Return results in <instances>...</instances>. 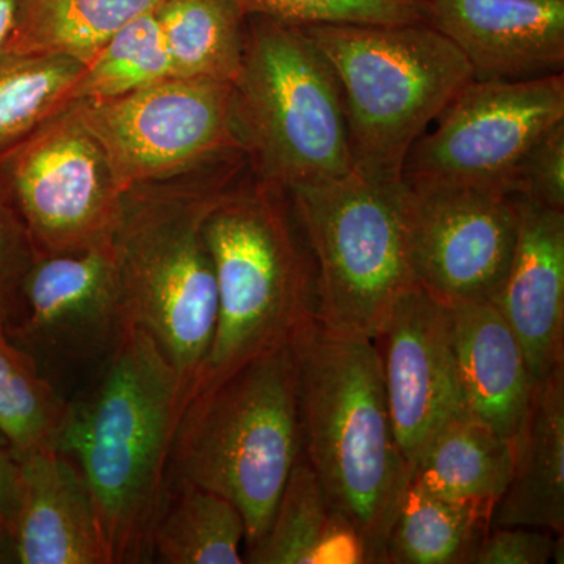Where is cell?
I'll return each instance as SVG.
<instances>
[{"mask_svg":"<svg viewBox=\"0 0 564 564\" xmlns=\"http://www.w3.org/2000/svg\"><path fill=\"white\" fill-rule=\"evenodd\" d=\"M245 17L293 25L429 22L426 0H234Z\"/></svg>","mask_w":564,"mask_h":564,"instance_id":"cell-29","label":"cell"},{"mask_svg":"<svg viewBox=\"0 0 564 564\" xmlns=\"http://www.w3.org/2000/svg\"><path fill=\"white\" fill-rule=\"evenodd\" d=\"M245 541L247 525L231 500L182 478L169 480L152 533V562L240 564Z\"/></svg>","mask_w":564,"mask_h":564,"instance_id":"cell-22","label":"cell"},{"mask_svg":"<svg viewBox=\"0 0 564 564\" xmlns=\"http://www.w3.org/2000/svg\"><path fill=\"white\" fill-rule=\"evenodd\" d=\"M18 564H110L90 488L57 448L20 454V503L13 532Z\"/></svg>","mask_w":564,"mask_h":564,"instance_id":"cell-16","label":"cell"},{"mask_svg":"<svg viewBox=\"0 0 564 564\" xmlns=\"http://www.w3.org/2000/svg\"><path fill=\"white\" fill-rule=\"evenodd\" d=\"M314 564H369L361 533L344 516L332 511V519L315 551Z\"/></svg>","mask_w":564,"mask_h":564,"instance_id":"cell-33","label":"cell"},{"mask_svg":"<svg viewBox=\"0 0 564 564\" xmlns=\"http://www.w3.org/2000/svg\"><path fill=\"white\" fill-rule=\"evenodd\" d=\"M21 0H0V58L9 51L10 41L17 29Z\"/></svg>","mask_w":564,"mask_h":564,"instance_id":"cell-35","label":"cell"},{"mask_svg":"<svg viewBox=\"0 0 564 564\" xmlns=\"http://www.w3.org/2000/svg\"><path fill=\"white\" fill-rule=\"evenodd\" d=\"M299 369L303 458L334 513L361 533L370 564H386V541L411 481L393 432L377 348L317 318L291 336Z\"/></svg>","mask_w":564,"mask_h":564,"instance_id":"cell-2","label":"cell"},{"mask_svg":"<svg viewBox=\"0 0 564 564\" xmlns=\"http://www.w3.org/2000/svg\"><path fill=\"white\" fill-rule=\"evenodd\" d=\"M122 196L76 101L0 150V203L20 218L39 258L110 243Z\"/></svg>","mask_w":564,"mask_h":564,"instance_id":"cell-9","label":"cell"},{"mask_svg":"<svg viewBox=\"0 0 564 564\" xmlns=\"http://www.w3.org/2000/svg\"><path fill=\"white\" fill-rule=\"evenodd\" d=\"M516 444L464 413L444 423L411 470L410 484L452 499L497 505L513 477Z\"/></svg>","mask_w":564,"mask_h":564,"instance_id":"cell-20","label":"cell"},{"mask_svg":"<svg viewBox=\"0 0 564 564\" xmlns=\"http://www.w3.org/2000/svg\"><path fill=\"white\" fill-rule=\"evenodd\" d=\"M68 400L11 343L0 322V433L20 454L57 448Z\"/></svg>","mask_w":564,"mask_h":564,"instance_id":"cell-26","label":"cell"},{"mask_svg":"<svg viewBox=\"0 0 564 564\" xmlns=\"http://www.w3.org/2000/svg\"><path fill=\"white\" fill-rule=\"evenodd\" d=\"M430 24L463 52L475 80L564 69V0H426Z\"/></svg>","mask_w":564,"mask_h":564,"instance_id":"cell-15","label":"cell"},{"mask_svg":"<svg viewBox=\"0 0 564 564\" xmlns=\"http://www.w3.org/2000/svg\"><path fill=\"white\" fill-rule=\"evenodd\" d=\"M232 87L237 133L259 180L289 191L352 172L339 84L300 25L247 17Z\"/></svg>","mask_w":564,"mask_h":564,"instance_id":"cell-7","label":"cell"},{"mask_svg":"<svg viewBox=\"0 0 564 564\" xmlns=\"http://www.w3.org/2000/svg\"><path fill=\"white\" fill-rule=\"evenodd\" d=\"M76 102L122 193L243 152L232 82L170 76L118 98Z\"/></svg>","mask_w":564,"mask_h":564,"instance_id":"cell-10","label":"cell"},{"mask_svg":"<svg viewBox=\"0 0 564 564\" xmlns=\"http://www.w3.org/2000/svg\"><path fill=\"white\" fill-rule=\"evenodd\" d=\"M14 562L13 540L9 533L0 530V564H11Z\"/></svg>","mask_w":564,"mask_h":564,"instance_id":"cell-36","label":"cell"},{"mask_svg":"<svg viewBox=\"0 0 564 564\" xmlns=\"http://www.w3.org/2000/svg\"><path fill=\"white\" fill-rule=\"evenodd\" d=\"M36 258L39 254L20 218L0 203V315Z\"/></svg>","mask_w":564,"mask_h":564,"instance_id":"cell-32","label":"cell"},{"mask_svg":"<svg viewBox=\"0 0 564 564\" xmlns=\"http://www.w3.org/2000/svg\"><path fill=\"white\" fill-rule=\"evenodd\" d=\"M563 563V534L533 527H494L485 538L474 564Z\"/></svg>","mask_w":564,"mask_h":564,"instance_id":"cell-31","label":"cell"},{"mask_svg":"<svg viewBox=\"0 0 564 564\" xmlns=\"http://www.w3.org/2000/svg\"><path fill=\"white\" fill-rule=\"evenodd\" d=\"M447 310L467 414L516 441L534 389L518 337L492 302L454 304Z\"/></svg>","mask_w":564,"mask_h":564,"instance_id":"cell-18","label":"cell"},{"mask_svg":"<svg viewBox=\"0 0 564 564\" xmlns=\"http://www.w3.org/2000/svg\"><path fill=\"white\" fill-rule=\"evenodd\" d=\"M518 204V242L492 303L518 337L538 384L564 366V210Z\"/></svg>","mask_w":564,"mask_h":564,"instance_id":"cell-17","label":"cell"},{"mask_svg":"<svg viewBox=\"0 0 564 564\" xmlns=\"http://www.w3.org/2000/svg\"><path fill=\"white\" fill-rule=\"evenodd\" d=\"M0 322L11 343L57 389L66 375L98 370L131 328L111 242L36 258Z\"/></svg>","mask_w":564,"mask_h":564,"instance_id":"cell-11","label":"cell"},{"mask_svg":"<svg viewBox=\"0 0 564 564\" xmlns=\"http://www.w3.org/2000/svg\"><path fill=\"white\" fill-rule=\"evenodd\" d=\"M404 184L406 254L414 284L445 306L494 302L518 242V199L477 185Z\"/></svg>","mask_w":564,"mask_h":564,"instance_id":"cell-13","label":"cell"},{"mask_svg":"<svg viewBox=\"0 0 564 564\" xmlns=\"http://www.w3.org/2000/svg\"><path fill=\"white\" fill-rule=\"evenodd\" d=\"M247 166V155L236 152L193 172L132 187L122 196L111 237L126 318L147 329L173 364L182 410L217 328V278L204 221Z\"/></svg>","mask_w":564,"mask_h":564,"instance_id":"cell-3","label":"cell"},{"mask_svg":"<svg viewBox=\"0 0 564 564\" xmlns=\"http://www.w3.org/2000/svg\"><path fill=\"white\" fill-rule=\"evenodd\" d=\"M155 17L173 76L236 80L247 17L234 0H162Z\"/></svg>","mask_w":564,"mask_h":564,"instance_id":"cell-24","label":"cell"},{"mask_svg":"<svg viewBox=\"0 0 564 564\" xmlns=\"http://www.w3.org/2000/svg\"><path fill=\"white\" fill-rule=\"evenodd\" d=\"M182 403L173 364L140 326L68 400L57 451L87 480L110 564L152 563Z\"/></svg>","mask_w":564,"mask_h":564,"instance_id":"cell-1","label":"cell"},{"mask_svg":"<svg viewBox=\"0 0 564 564\" xmlns=\"http://www.w3.org/2000/svg\"><path fill=\"white\" fill-rule=\"evenodd\" d=\"M203 234L217 278L218 317L187 403L291 339L317 311L313 256L288 192L250 166L218 196Z\"/></svg>","mask_w":564,"mask_h":564,"instance_id":"cell-4","label":"cell"},{"mask_svg":"<svg viewBox=\"0 0 564 564\" xmlns=\"http://www.w3.org/2000/svg\"><path fill=\"white\" fill-rule=\"evenodd\" d=\"M84 63L62 55L6 54L0 58V150L73 101Z\"/></svg>","mask_w":564,"mask_h":564,"instance_id":"cell-25","label":"cell"},{"mask_svg":"<svg viewBox=\"0 0 564 564\" xmlns=\"http://www.w3.org/2000/svg\"><path fill=\"white\" fill-rule=\"evenodd\" d=\"M300 28L339 84L352 172L402 181L415 141L474 79L463 52L429 22Z\"/></svg>","mask_w":564,"mask_h":564,"instance_id":"cell-6","label":"cell"},{"mask_svg":"<svg viewBox=\"0 0 564 564\" xmlns=\"http://www.w3.org/2000/svg\"><path fill=\"white\" fill-rule=\"evenodd\" d=\"M507 195L564 210V121L525 152L508 181Z\"/></svg>","mask_w":564,"mask_h":564,"instance_id":"cell-30","label":"cell"},{"mask_svg":"<svg viewBox=\"0 0 564 564\" xmlns=\"http://www.w3.org/2000/svg\"><path fill=\"white\" fill-rule=\"evenodd\" d=\"M332 519L325 494L306 459L293 467L267 532L247 547L245 563L314 564L315 551Z\"/></svg>","mask_w":564,"mask_h":564,"instance_id":"cell-28","label":"cell"},{"mask_svg":"<svg viewBox=\"0 0 564 564\" xmlns=\"http://www.w3.org/2000/svg\"><path fill=\"white\" fill-rule=\"evenodd\" d=\"M372 340L397 443L413 470L437 430L467 413L447 306L410 285L393 300Z\"/></svg>","mask_w":564,"mask_h":564,"instance_id":"cell-14","label":"cell"},{"mask_svg":"<svg viewBox=\"0 0 564 564\" xmlns=\"http://www.w3.org/2000/svg\"><path fill=\"white\" fill-rule=\"evenodd\" d=\"M302 456L299 369L288 339L185 404L169 480L182 478L231 500L250 547L269 529Z\"/></svg>","mask_w":564,"mask_h":564,"instance_id":"cell-5","label":"cell"},{"mask_svg":"<svg viewBox=\"0 0 564 564\" xmlns=\"http://www.w3.org/2000/svg\"><path fill=\"white\" fill-rule=\"evenodd\" d=\"M513 477L494 508V527L564 533V366L534 384L516 437Z\"/></svg>","mask_w":564,"mask_h":564,"instance_id":"cell-19","label":"cell"},{"mask_svg":"<svg viewBox=\"0 0 564 564\" xmlns=\"http://www.w3.org/2000/svg\"><path fill=\"white\" fill-rule=\"evenodd\" d=\"M564 121V76L470 80L408 152L406 182H451L507 193L525 152Z\"/></svg>","mask_w":564,"mask_h":564,"instance_id":"cell-12","label":"cell"},{"mask_svg":"<svg viewBox=\"0 0 564 564\" xmlns=\"http://www.w3.org/2000/svg\"><path fill=\"white\" fill-rule=\"evenodd\" d=\"M285 192L313 256L315 318L329 332L372 339L393 300L414 285L406 184L351 172Z\"/></svg>","mask_w":564,"mask_h":564,"instance_id":"cell-8","label":"cell"},{"mask_svg":"<svg viewBox=\"0 0 564 564\" xmlns=\"http://www.w3.org/2000/svg\"><path fill=\"white\" fill-rule=\"evenodd\" d=\"M20 503V452L0 433V530L11 536Z\"/></svg>","mask_w":564,"mask_h":564,"instance_id":"cell-34","label":"cell"},{"mask_svg":"<svg viewBox=\"0 0 564 564\" xmlns=\"http://www.w3.org/2000/svg\"><path fill=\"white\" fill-rule=\"evenodd\" d=\"M170 76L172 58L151 10L128 22L85 63L73 101L118 98Z\"/></svg>","mask_w":564,"mask_h":564,"instance_id":"cell-27","label":"cell"},{"mask_svg":"<svg viewBox=\"0 0 564 564\" xmlns=\"http://www.w3.org/2000/svg\"><path fill=\"white\" fill-rule=\"evenodd\" d=\"M162 0H21L7 54L62 55L90 62L121 28Z\"/></svg>","mask_w":564,"mask_h":564,"instance_id":"cell-23","label":"cell"},{"mask_svg":"<svg viewBox=\"0 0 564 564\" xmlns=\"http://www.w3.org/2000/svg\"><path fill=\"white\" fill-rule=\"evenodd\" d=\"M494 508L410 484L386 541V564H474Z\"/></svg>","mask_w":564,"mask_h":564,"instance_id":"cell-21","label":"cell"}]
</instances>
